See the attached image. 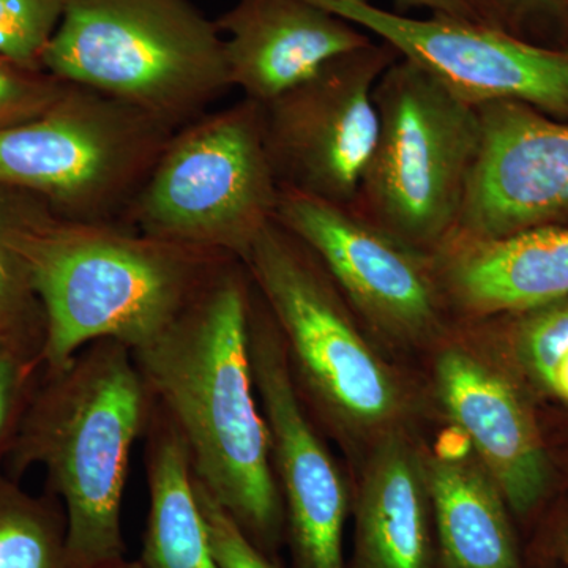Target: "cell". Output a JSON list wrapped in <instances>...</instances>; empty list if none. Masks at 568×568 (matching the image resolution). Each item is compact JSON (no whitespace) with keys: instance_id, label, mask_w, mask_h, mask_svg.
Listing matches in <instances>:
<instances>
[{"instance_id":"1","label":"cell","mask_w":568,"mask_h":568,"mask_svg":"<svg viewBox=\"0 0 568 568\" xmlns=\"http://www.w3.org/2000/svg\"><path fill=\"white\" fill-rule=\"evenodd\" d=\"M252 287L245 264L231 261L175 323L132 353L182 436L193 477L268 555L286 521L250 355Z\"/></svg>"},{"instance_id":"2","label":"cell","mask_w":568,"mask_h":568,"mask_svg":"<svg viewBox=\"0 0 568 568\" xmlns=\"http://www.w3.org/2000/svg\"><path fill=\"white\" fill-rule=\"evenodd\" d=\"M7 237L44 315L40 366L65 368L82 347L136 351L162 335L237 257L175 244L121 223L62 219L3 189Z\"/></svg>"},{"instance_id":"3","label":"cell","mask_w":568,"mask_h":568,"mask_svg":"<svg viewBox=\"0 0 568 568\" xmlns=\"http://www.w3.org/2000/svg\"><path fill=\"white\" fill-rule=\"evenodd\" d=\"M153 398L132 349L115 339L82 347L44 373L10 450L14 473L40 465L61 497L71 568L125 559L122 503L134 443L148 432Z\"/></svg>"},{"instance_id":"4","label":"cell","mask_w":568,"mask_h":568,"mask_svg":"<svg viewBox=\"0 0 568 568\" xmlns=\"http://www.w3.org/2000/svg\"><path fill=\"white\" fill-rule=\"evenodd\" d=\"M41 69L173 130L233 89L222 32L189 0H65Z\"/></svg>"},{"instance_id":"5","label":"cell","mask_w":568,"mask_h":568,"mask_svg":"<svg viewBox=\"0 0 568 568\" xmlns=\"http://www.w3.org/2000/svg\"><path fill=\"white\" fill-rule=\"evenodd\" d=\"M379 133L353 209L426 253L454 233L480 144V119L399 58L375 88Z\"/></svg>"},{"instance_id":"6","label":"cell","mask_w":568,"mask_h":568,"mask_svg":"<svg viewBox=\"0 0 568 568\" xmlns=\"http://www.w3.org/2000/svg\"><path fill=\"white\" fill-rule=\"evenodd\" d=\"M278 197L263 110L242 99L222 111L205 112L171 136L121 224L244 263L274 222Z\"/></svg>"},{"instance_id":"7","label":"cell","mask_w":568,"mask_h":568,"mask_svg":"<svg viewBox=\"0 0 568 568\" xmlns=\"http://www.w3.org/2000/svg\"><path fill=\"white\" fill-rule=\"evenodd\" d=\"M178 130L70 84L40 118L0 130V185L73 222L121 223Z\"/></svg>"},{"instance_id":"8","label":"cell","mask_w":568,"mask_h":568,"mask_svg":"<svg viewBox=\"0 0 568 568\" xmlns=\"http://www.w3.org/2000/svg\"><path fill=\"white\" fill-rule=\"evenodd\" d=\"M244 264L310 398L343 425L377 428L394 420L398 384L315 253L274 220Z\"/></svg>"},{"instance_id":"9","label":"cell","mask_w":568,"mask_h":568,"mask_svg":"<svg viewBox=\"0 0 568 568\" xmlns=\"http://www.w3.org/2000/svg\"><path fill=\"white\" fill-rule=\"evenodd\" d=\"M399 58L394 48L373 40L261 104L280 189L353 207L379 133L375 88Z\"/></svg>"},{"instance_id":"10","label":"cell","mask_w":568,"mask_h":568,"mask_svg":"<svg viewBox=\"0 0 568 568\" xmlns=\"http://www.w3.org/2000/svg\"><path fill=\"white\" fill-rule=\"evenodd\" d=\"M394 48L473 106L514 100L568 121V50L485 22L413 18L372 0H308Z\"/></svg>"},{"instance_id":"11","label":"cell","mask_w":568,"mask_h":568,"mask_svg":"<svg viewBox=\"0 0 568 568\" xmlns=\"http://www.w3.org/2000/svg\"><path fill=\"white\" fill-rule=\"evenodd\" d=\"M275 220L313 253L345 301L373 327L399 339L435 334L447 297L435 256L353 207L280 189Z\"/></svg>"},{"instance_id":"12","label":"cell","mask_w":568,"mask_h":568,"mask_svg":"<svg viewBox=\"0 0 568 568\" xmlns=\"http://www.w3.org/2000/svg\"><path fill=\"white\" fill-rule=\"evenodd\" d=\"M250 355L257 398L271 433L272 463L295 567L345 568L346 484L306 416L282 334L254 284Z\"/></svg>"},{"instance_id":"13","label":"cell","mask_w":568,"mask_h":568,"mask_svg":"<svg viewBox=\"0 0 568 568\" xmlns=\"http://www.w3.org/2000/svg\"><path fill=\"white\" fill-rule=\"evenodd\" d=\"M477 111L480 144L450 237L497 241L568 224V121L514 100Z\"/></svg>"},{"instance_id":"14","label":"cell","mask_w":568,"mask_h":568,"mask_svg":"<svg viewBox=\"0 0 568 568\" xmlns=\"http://www.w3.org/2000/svg\"><path fill=\"white\" fill-rule=\"evenodd\" d=\"M233 88L272 102L372 36L308 0H237L215 21Z\"/></svg>"},{"instance_id":"15","label":"cell","mask_w":568,"mask_h":568,"mask_svg":"<svg viewBox=\"0 0 568 568\" xmlns=\"http://www.w3.org/2000/svg\"><path fill=\"white\" fill-rule=\"evenodd\" d=\"M436 384L448 417L469 439L507 506L529 514L547 493L549 465L521 396L506 377L458 347L440 354Z\"/></svg>"},{"instance_id":"16","label":"cell","mask_w":568,"mask_h":568,"mask_svg":"<svg viewBox=\"0 0 568 568\" xmlns=\"http://www.w3.org/2000/svg\"><path fill=\"white\" fill-rule=\"evenodd\" d=\"M448 301L466 315H518L568 298V224L497 241L448 237L433 253Z\"/></svg>"},{"instance_id":"17","label":"cell","mask_w":568,"mask_h":568,"mask_svg":"<svg viewBox=\"0 0 568 568\" xmlns=\"http://www.w3.org/2000/svg\"><path fill=\"white\" fill-rule=\"evenodd\" d=\"M432 517L424 463L405 440L387 437L358 497L361 568H433Z\"/></svg>"},{"instance_id":"18","label":"cell","mask_w":568,"mask_h":568,"mask_svg":"<svg viewBox=\"0 0 568 568\" xmlns=\"http://www.w3.org/2000/svg\"><path fill=\"white\" fill-rule=\"evenodd\" d=\"M425 474L439 568H523L506 499L487 470L432 458Z\"/></svg>"},{"instance_id":"19","label":"cell","mask_w":568,"mask_h":568,"mask_svg":"<svg viewBox=\"0 0 568 568\" xmlns=\"http://www.w3.org/2000/svg\"><path fill=\"white\" fill-rule=\"evenodd\" d=\"M144 437L149 514L142 538V566L219 568L197 503L189 450L155 402Z\"/></svg>"},{"instance_id":"20","label":"cell","mask_w":568,"mask_h":568,"mask_svg":"<svg viewBox=\"0 0 568 568\" xmlns=\"http://www.w3.org/2000/svg\"><path fill=\"white\" fill-rule=\"evenodd\" d=\"M0 568H71L65 511L0 474Z\"/></svg>"},{"instance_id":"21","label":"cell","mask_w":568,"mask_h":568,"mask_svg":"<svg viewBox=\"0 0 568 568\" xmlns=\"http://www.w3.org/2000/svg\"><path fill=\"white\" fill-rule=\"evenodd\" d=\"M518 315L515 343L523 362L549 394L568 405V298Z\"/></svg>"},{"instance_id":"22","label":"cell","mask_w":568,"mask_h":568,"mask_svg":"<svg viewBox=\"0 0 568 568\" xmlns=\"http://www.w3.org/2000/svg\"><path fill=\"white\" fill-rule=\"evenodd\" d=\"M0 339L39 361L44 342V315L24 265L7 237L3 186L0 185ZM40 364V361H39Z\"/></svg>"},{"instance_id":"23","label":"cell","mask_w":568,"mask_h":568,"mask_svg":"<svg viewBox=\"0 0 568 568\" xmlns=\"http://www.w3.org/2000/svg\"><path fill=\"white\" fill-rule=\"evenodd\" d=\"M65 0H0V55L41 69V55L61 21Z\"/></svg>"},{"instance_id":"24","label":"cell","mask_w":568,"mask_h":568,"mask_svg":"<svg viewBox=\"0 0 568 568\" xmlns=\"http://www.w3.org/2000/svg\"><path fill=\"white\" fill-rule=\"evenodd\" d=\"M0 55V130L40 118L69 89V82Z\"/></svg>"},{"instance_id":"25","label":"cell","mask_w":568,"mask_h":568,"mask_svg":"<svg viewBox=\"0 0 568 568\" xmlns=\"http://www.w3.org/2000/svg\"><path fill=\"white\" fill-rule=\"evenodd\" d=\"M197 503L207 526L213 558L219 568H278L256 544L246 536L234 518L193 477Z\"/></svg>"},{"instance_id":"26","label":"cell","mask_w":568,"mask_h":568,"mask_svg":"<svg viewBox=\"0 0 568 568\" xmlns=\"http://www.w3.org/2000/svg\"><path fill=\"white\" fill-rule=\"evenodd\" d=\"M40 364L0 339V458L9 455L36 388L33 373Z\"/></svg>"},{"instance_id":"27","label":"cell","mask_w":568,"mask_h":568,"mask_svg":"<svg viewBox=\"0 0 568 568\" xmlns=\"http://www.w3.org/2000/svg\"><path fill=\"white\" fill-rule=\"evenodd\" d=\"M481 21L500 31L529 40L534 29L562 28L568 9L560 0H470Z\"/></svg>"},{"instance_id":"28","label":"cell","mask_w":568,"mask_h":568,"mask_svg":"<svg viewBox=\"0 0 568 568\" xmlns=\"http://www.w3.org/2000/svg\"><path fill=\"white\" fill-rule=\"evenodd\" d=\"M394 2L399 10L422 9L432 11V17L484 22L470 0H394Z\"/></svg>"},{"instance_id":"29","label":"cell","mask_w":568,"mask_h":568,"mask_svg":"<svg viewBox=\"0 0 568 568\" xmlns=\"http://www.w3.org/2000/svg\"><path fill=\"white\" fill-rule=\"evenodd\" d=\"M558 549L560 559L564 560V564H566L568 568V519L559 530Z\"/></svg>"},{"instance_id":"30","label":"cell","mask_w":568,"mask_h":568,"mask_svg":"<svg viewBox=\"0 0 568 568\" xmlns=\"http://www.w3.org/2000/svg\"><path fill=\"white\" fill-rule=\"evenodd\" d=\"M102 568H145L142 566V562L140 559L138 560H129V559H122L119 560V562L110 564V566L102 567Z\"/></svg>"},{"instance_id":"31","label":"cell","mask_w":568,"mask_h":568,"mask_svg":"<svg viewBox=\"0 0 568 568\" xmlns=\"http://www.w3.org/2000/svg\"><path fill=\"white\" fill-rule=\"evenodd\" d=\"M560 2H562V3H564V6H566V7H567V9H568V0H560Z\"/></svg>"}]
</instances>
